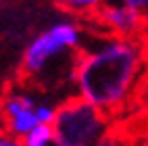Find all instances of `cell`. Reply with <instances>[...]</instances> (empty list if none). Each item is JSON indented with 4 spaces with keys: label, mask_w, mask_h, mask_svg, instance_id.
Wrapping results in <instances>:
<instances>
[{
    "label": "cell",
    "mask_w": 148,
    "mask_h": 146,
    "mask_svg": "<svg viewBox=\"0 0 148 146\" xmlns=\"http://www.w3.org/2000/svg\"><path fill=\"white\" fill-rule=\"evenodd\" d=\"M146 67L148 46L142 38H115L88 27L73 67V96L115 119L134 100Z\"/></svg>",
    "instance_id": "cell-1"
},
{
    "label": "cell",
    "mask_w": 148,
    "mask_h": 146,
    "mask_svg": "<svg viewBox=\"0 0 148 146\" xmlns=\"http://www.w3.org/2000/svg\"><path fill=\"white\" fill-rule=\"evenodd\" d=\"M21 142H23V146H63L56 140L52 125H40V127L32 130Z\"/></svg>",
    "instance_id": "cell-7"
},
{
    "label": "cell",
    "mask_w": 148,
    "mask_h": 146,
    "mask_svg": "<svg viewBox=\"0 0 148 146\" xmlns=\"http://www.w3.org/2000/svg\"><path fill=\"white\" fill-rule=\"evenodd\" d=\"M86 25L104 36L115 38H142L144 19L142 13L117 2H106Z\"/></svg>",
    "instance_id": "cell-5"
},
{
    "label": "cell",
    "mask_w": 148,
    "mask_h": 146,
    "mask_svg": "<svg viewBox=\"0 0 148 146\" xmlns=\"http://www.w3.org/2000/svg\"><path fill=\"white\" fill-rule=\"evenodd\" d=\"M106 2L125 4V6L134 8V11H138V13H144V11H146V6H148V0H106Z\"/></svg>",
    "instance_id": "cell-8"
},
{
    "label": "cell",
    "mask_w": 148,
    "mask_h": 146,
    "mask_svg": "<svg viewBox=\"0 0 148 146\" xmlns=\"http://www.w3.org/2000/svg\"><path fill=\"white\" fill-rule=\"evenodd\" d=\"M86 23L71 17H63L38 32L27 42L21 56V82L40 90L42 94L61 86L71 88L73 67L86 42Z\"/></svg>",
    "instance_id": "cell-2"
},
{
    "label": "cell",
    "mask_w": 148,
    "mask_h": 146,
    "mask_svg": "<svg viewBox=\"0 0 148 146\" xmlns=\"http://www.w3.org/2000/svg\"><path fill=\"white\" fill-rule=\"evenodd\" d=\"M0 146H23V142L15 136L6 134L4 130H0Z\"/></svg>",
    "instance_id": "cell-10"
},
{
    "label": "cell",
    "mask_w": 148,
    "mask_h": 146,
    "mask_svg": "<svg viewBox=\"0 0 148 146\" xmlns=\"http://www.w3.org/2000/svg\"><path fill=\"white\" fill-rule=\"evenodd\" d=\"M96 146H127V142L121 138V136L119 134H111V136H108V138H104L100 144H96Z\"/></svg>",
    "instance_id": "cell-9"
},
{
    "label": "cell",
    "mask_w": 148,
    "mask_h": 146,
    "mask_svg": "<svg viewBox=\"0 0 148 146\" xmlns=\"http://www.w3.org/2000/svg\"><path fill=\"white\" fill-rule=\"evenodd\" d=\"M23 82L13 84L0 98V130L23 140L25 136L40 127L52 125L56 115V102L48 100L46 94Z\"/></svg>",
    "instance_id": "cell-4"
},
{
    "label": "cell",
    "mask_w": 148,
    "mask_h": 146,
    "mask_svg": "<svg viewBox=\"0 0 148 146\" xmlns=\"http://www.w3.org/2000/svg\"><path fill=\"white\" fill-rule=\"evenodd\" d=\"M142 19H144V29H142V40L146 42L148 46V6H146V11L142 13Z\"/></svg>",
    "instance_id": "cell-11"
},
{
    "label": "cell",
    "mask_w": 148,
    "mask_h": 146,
    "mask_svg": "<svg viewBox=\"0 0 148 146\" xmlns=\"http://www.w3.org/2000/svg\"><path fill=\"white\" fill-rule=\"evenodd\" d=\"M127 146H148V136H144V138H136L132 142H127Z\"/></svg>",
    "instance_id": "cell-12"
},
{
    "label": "cell",
    "mask_w": 148,
    "mask_h": 146,
    "mask_svg": "<svg viewBox=\"0 0 148 146\" xmlns=\"http://www.w3.org/2000/svg\"><path fill=\"white\" fill-rule=\"evenodd\" d=\"M52 132L63 146H96L115 134V119L71 94L56 104Z\"/></svg>",
    "instance_id": "cell-3"
},
{
    "label": "cell",
    "mask_w": 148,
    "mask_h": 146,
    "mask_svg": "<svg viewBox=\"0 0 148 146\" xmlns=\"http://www.w3.org/2000/svg\"><path fill=\"white\" fill-rule=\"evenodd\" d=\"M52 4L63 15L86 23L106 4V0H52Z\"/></svg>",
    "instance_id": "cell-6"
}]
</instances>
